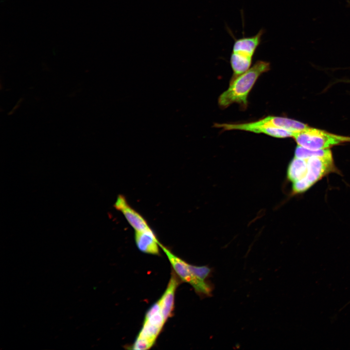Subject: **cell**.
<instances>
[{
    "label": "cell",
    "mask_w": 350,
    "mask_h": 350,
    "mask_svg": "<svg viewBox=\"0 0 350 350\" xmlns=\"http://www.w3.org/2000/svg\"><path fill=\"white\" fill-rule=\"evenodd\" d=\"M292 137L298 145L312 150L330 149L350 142V137L338 135L310 127L294 133Z\"/></svg>",
    "instance_id": "cell-4"
},
{
    "label": "cell",
    "mask_w": 350,
    "mask_h": 350,
    "mask_svg": "<svg viewBox=\"0 0 350 350\" xmlns=\"http://www.w3.org/2000/svg\"><path fill=\"white\" fill-rule=\"evenodd\" d=\"M307 169L306 159L294 157L288 166L287 170L288 179L292 183L301 180L305 176Z\"/></svg>",
    "instance_id": "cell-11"
},
{
    "label": "cell",
    "mask_w": 350,
    "mask_h": 350,
    "mask_svg": "<svg viewBox=\"0 0 350 350\" xmlns=\"http://www.w3.org/2000/svg\"><path fill=\"white\" fill-rule=\"evenodd\" d=\"M270 69V63L259 60L248 70L232 78L228 88L219 97L218 103L222 109L233 103L239 104L243 109L247 106V97L259 76Z\"/></svg>",
    "instance_id": "cell-1"
},
{
    "label": "cell",
    "mask_w": 350,
    "mask_h": 350,
    "mask_svg": "<svg viewBox=\"0 0 350 350\" xmlns=\"http://www.w3.org/2000/svg\"><path fill=\"white\" fill-rule=\"evenodd\" d=\"M188 267L192 274L199 279L207 280L212 273V269L207 265L196 266L188 263Z\"/></svg>",
    "instance_id": "cell-12"
},
{
    "label": "cell",
    "mask_w": 350,
    "mask_h": 350,
    "mask_svg": "<svg viewBox=\"0 0 350 350\" xmlns=\"http://www.w3.org/2000/svg\"><path fill=\"white\" fill-rule=\"evenodd\" d=\"M159 246L167 257L173 271L180 280L190 284L201 298L209 297L212 295L214 289L212 283L208 280H204L197 278L189 269L188 262L175 255L161 244L159 243Z\"/></svg>",
    "instance_id": "cell-5"
},
{
    "label": "cell",
    "mask_w": 350,
    "mask_h": 350,
    "mask_svg": "<svg viewBox=\"0 0 350 350\" xmlns=\"http://www.w3.org/2000/svg\"><path fill=\"white\" fill-rule=\"evenodd\" d=\"M135 241L137 247L141 252L154 255H159L160 243L151 228L135 231Z\"/></svg>",
    "instance_id": "cell-10"
},
{
    "label": "cell",
    "mask_w": 350,
    "mask_h": 350,
    "mask_svg": "<svg viewBox=\"0 0 350 350\" xmlns=\"http://www.w3.org/2000/svg\"><path fill=\"white\" fill-rule=\"evenodd\" d=\"M214 126L224 130H242L255 133H262L278 138L292 137L294 133L282 128L254 124L252 122L240 123H215Z\"/></svg>",
    "instance_id": "cell-6"
},
{
    "label": "cell",
    "mask_w": 350,
    "mask_h": 350,
    "mask_svg": "<svg viewBox=\"0 0 350 350\" xmlns=\"http://www.w3.org/2000/svg\"><path fill=\"white\" fill-rule=\"evenodd\" d=\"M305 159L307 173L303 179L293 183L292 192L295 194L306 192L325 176L338 171L330 149L317 150L315 154Z\"/></svg>",
    "instance_id": "cell-2"
},
{
    "label": "cell",
    "mask_w": 350,
    "mask_h": 350,
    "mask_svg": "<svg viewBox=\"0 0 350 350\" xmlns=\"http://www.w3.org/2000/svg\"><path fill=\"white\" fill-rule=\"evenodd\" d=\"M114 207L122 213L135 231H143L151 228L147 221L129 205L123 195L118 196L114 204Z\"/></svg>",
    "instance_id": "cell-7"
},
{
    "label": "cell",
    "mask_w": 350,
    "mask_h": 350,
    "mask_svg": "<svg viewBox=\"0 0 350 350\" xmlns=\"http://www.w3.org/2000/svg\"><path fill=\"white\" fill-rule=\"evenodd\" d=\"M179 279L173 270L167 287L162 296L158 299L160 304L161 312L166 322L173 315L175 306V293L180 283Z\"/></svg>",
    "instance_id": "cell-8"
},
{
    "label": "cell",
    "mask_w": 350,
    "mask_h": 350,
    "mask_svg": "<svg viewBox=\"0 0 350 350\" xmlns=\"http://www.w3.org/2000/svg\"><path fill=\"white\" fill-rule=\"evenodd\" d=\"M252 122L255 125L282 128L293 133L301 131L309 126L307 124L295 120L273 116H268Z\"/></svg>",
    "instance_id": "cell-9"
},
{
    "label": "cell",
    "mask_w": 350,
    "mask_h": 350,
    "mask_svg": "<svg viewBox=\"0 0 350 350\" xmlns=\"http://www.w3.org/2000/svg\"><path fill=\"white\" fill-rule=\"evenodd\" d=\"M264 33V30L261 29L254 35L244 36L235 40L230 59L233 71V78L242 74L250 68L253 57L261 43Z\"/></svg>",
    "instance_id": "cell-3"
}]
</instances>
